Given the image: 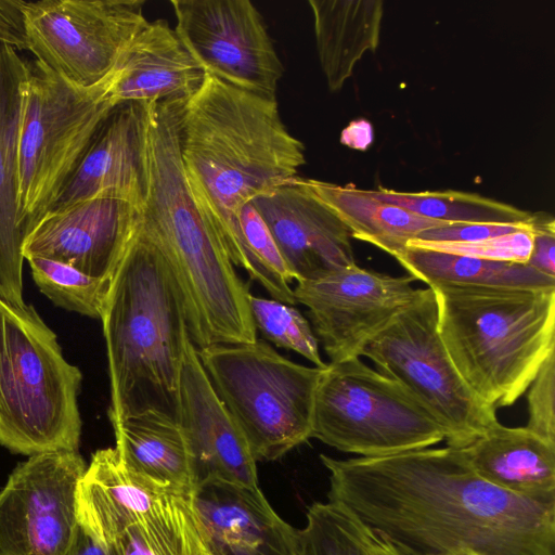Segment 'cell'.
<instances>
[{"mask_svg": "<svg viewBox=\"0 0 555 555\" xmlns=\"http://www.w3.org/2000/svg\"><path fill=\"white\" fill-rule=\"evenodd\" d=\"M320 460L327 501L400 555H555V498L489 483L459 448Z\"/></svg>", "mask_w": 555, "mask_h": 555, "instance_id": "obj_1", "label": "cell"}, {"mask_svg": "<svg viewBox=\"0 0 555 555\" xmlns=\"http://www.w3.org/2000/svg\"><path fill=\"white\" fill-rule=\"evenodd\" d=\"M178 141L196 203L216 228L233 266L254 280L240 211L297 176L306 163L304 143L287 130L275 98L207 74L199 89L180 105Z\"/></svg>", "mask_w": 555, "mask_h": 555, "instance_id": "obj_2", "label": "cell"}, {"mask_svg": "<svg viewBox=\"0 0 555 555\" xmlns=\"http://www.w3.org/2000/svg\"><path fill=\"white\" fill-rule=\"evenodd\" d=\"M180 103L143 104L147 180L141 221L183 298L196 349L257 340L248 285L236 273L216 228L186 181L178 141Z\"/></svg>", "mask_w": 555, "mask_h": 555, "instance_id": "obj_3", "label": "cell"}, {"mask_svg": "<svg viewBox=\"0 0 555 555\" xmlns=\"http://www.w3.org/2000/svg\"><path fill=\"white\" fill-rule=\"evenodd\" d=\"M112 423L154 411L179 423L180 376L190 338L180 289L141 221L112 278L101 315Z\"/></svg>", "mask_w": 555, "mask_h": 555, "instance_id": "obj_4", "label": "cell"}, {"mask_svg": "<svg viewBox=\"0 0 555 555\" xmlns=\"http://www.w3.org/2000/svg\"><path fill=\"white\" fill-rule=\"evenodd\" d=\"M437 328L468 387L513 405L555 352V289L436 285Z\"/></svg>", "mask_w": 555, "mask_h": 555, "instance_id": "obj_5", "label": "cell"}, {"mask_svg": "<svg viewBox=\"0 0 555 555\" xmlns=\"http://www.w3.org/2000/svg\"><path fill=\"white\" fill-rule=\"evenodd\" d=\"M81 380L35 308L0 296V444L28 456L78 450Z\"/></svg>", "mask_w": 555, "mask_h": 555, "instance_id": "obj_6", "label": "cell"}, {"mask_svg": "<svg viewBox=\"0 0 555 555\" xmlns=\"http://www.w3.org/2000/svg\"><path fill=\"white\" fill-rule=\"evenodd\" d=\"M196 350L256 462L275 461L311 438L325 367L293 362L260 339Z\"/></svg>", "mask_w": 555, "mask_h": 555, "instance_id": "obj_7", "label": "cell"}, {"mask_svg": "<svg viewBox=\"0 0 555 555\" xmlns=\"http://www.w3.org/2000/svg\"><path fill=\"white\" fill-rule=\"evenodd\" d=\"M113 107L106 78L78 88L38 61L28 63L17 155L18 219L26 237L72 178Z\"/></svg>", "mask_w": 555, "mask_h": 555, "instance_id": "obj_8", "label": "cell"}, {"mask_svg": "<svg viewBox=\"0 0 555 555\" xmlns=\"http://www.w3.org/2000/svg\"><path fill=\"white\" fill-rule=\"evenodd\" d=\"M311 438L364 457L430 448L444 440L434 416L397 380L360 358L326 364Z\"/></svg>", "mask_w": 555, "mask_h": 555, "instance_id": "obj_9", "label": "cell"}, {"mask_svg": "<svg viewBox=\"0 0 555 555\" xmlns=\"http://www.w3.org/2000/svg\"><path fill=\"white\" fill-rule=\"evenodd\" d=\"M360 357L401 384L438 422L447 446L463 448L499 422L453 365L437 328L433 291L420 295L362 349Z\"/></svg>", "mask_w": 555, "mask_h": 555, "instance_id": "obj_10", "label": "cell"}, {"mask_svg": "<svg viewBox=\"0 0 555 555\" xmlns=\"http://www.w3.org/2000/svg\"><path fill=\"white\" fill-rule=\"evenodd\" d=\"M142 0L25 1L28 50L66 82L91 88L147 24Z\"/></svg>", "mask_w": 555, "mask_h": 555, "instance_id": "obj_11", "label": "cell"}, {"mask_svg": "<svg viewBox=\"0 0 555 555\" xmlns=\"http://www.w3.org/2000/svg\"><path fill=\"white\" fill-rule=\"evenodd\" d=\"M175 30L205 74L275 98L284 67L249 0H172Z\"/></svg>", "mask_w": 555, "mask_h": 555, "instance_id": "obj_12", "label": "cell"}, {"mask_svg": "<svg viewBox=\"0 0 555 555\" xmlns=\"http://www.w3.org/2000/svg\"><path fill=\"white\" fill-rule=\"evenodd\" d=\"M86 467L78 450H59L13 469L0 490V555H65L78 526Z\"/></svg>", "mask_w": 555, "mask_h": 555, "instance_id": "obj_13", "label": "cell"}, {"mask_svg": "<svg viewBox=\"0 0 555 555\" xmlns=\"http://www.w3.org/2000/svg\"><path fill=\"white\" fill-rule=\"evenodd\" d=\"M409 275L392 276L357 263L297 282L296 304L308 308L331 362L360 358L364 346L421 293Z\"/></svg>", "mask_w": 555, "mask_h": 555, "instance_id": "obj_14", "label": "cell"}, {"mask_svg": "<svg viewBox=\"0 0 555 555\" xmlns=\"http://www.w3.org/2000/svg\"><path fill=\"white\" fill-rule=\"evenodd\" d=\"M141 211L128 202L93 197L47 212L27 235L23 256L70 264L112 279L138 227Z\"/></svg>", "mask_w": 555, "mask_h": 555, "instance_id": "obj_15", "label": "cell"}, {"mask_svg": "<svg viewBox=\"0 0 555 555\" xmlns=\"http://www.w3.org/2000/svg\"><path fill=\"white\" fill-rule=\"evenodd\" d=\"M179 424L192 461L195 487L209 480L258 486L256 460L215 391L191 339L180 376Z\"/></svg>", "mask_w": 555, "mask_h": 555, "instance_id": "obj_16", "label": "cell"}, {"mask_svg": "<svg viewBox=\"0 0 555 555\" xmlns=\"http://www.w3.org/2000/svg\"><path fill=\"white\" fill-rule=\"evenodd\" d=\"M294 178L250 202L266 222L294 280H314L354 264L349 229Z\"/></svg>", "mask_w": 555, "mask_h": 555, "instance_id": "obj_17", "label": "cell"}, {"mask_svg": "<svg viewBox=\"0 0 555 555\" xmlns=\"http://www.w3.org/2000/svg\"><path fill=\"white\" fill-rule=\"evenodd\" d=\"M190 501L212 555H299L298 530L258 486L209 480L195 487Z\"/></svg>", "mask_w": 555, "mask_h": 555, "instance_id": "obj_18", "label": "cell"}, {"mask_svg": "<svg viewBox=\"0 0 555 555\" xmlns=\"http://www.w3.org/2000/svg\"><path fill=\"white\" fill-rule=\"evenodd\" d=\"M146 180L143 104L121 103L104 118L49 211L93 197L118 198L141 209Z\"/></svg>", "mask_w": 555, "mask_h": 555, "instance_id": "obj_19", "label": "cell"}, {"mask_svg": "<svg viewBox=\"0 0 555 555\" xmlns=\"http://www.w3.org/2000/svg\"><path fill=\"white\" fill-rule=\"evenodd\" d=\"M205 72L164 20L134 36L106 77L111 103L185 102L202 86Z\"/></svg>", "mask_w": 555, "mask_h": 555, "instance_id": "obj_20", "label": "cell"}, {"mask_svg": "<svg viewBox=\"0 0 555 555\" xmlns=\"http://www.w3.org/2000/svg\"><path fill=\"white\" fill-rule=\"evenodd\" d=\"M28 63L0 42V296L22 306L23 231L17 208V155Z\"/></svg>", "mask_w": 555, "mask_h": 555, "instance_id": "obj_21", "label": "cell"}, {"mask_svg": "<svg viewBox=\"0 0 555 555\" xmlns=\"http://www.w3.org/2000/svg\"><path fill=\"white\" fill-rule=\"evenodd\" d=\"M169 496L173 495L160 493L133 476L115 447L99 449L78 485V524L111 545Z\"/></svg>", "mask_w": 555, "mask_h": 555, "instance_id": "obj_22", "label": "cell"}, {"mask_svg": "<svg viewBox=\"0 0 555 555\" xmlns=\"http://www.w3.org/2000/svg\"><path fill=\"white\" fill-rule=\"evenodd\" d=\"M459 449L470 468L489 483L527 498H555V446L527 427L496 422Z\"/></svg>", "mask_w": 555, "mask_h": 555, "instance_id": "obj_23", "label": "cell"}, {"mask_svg": "<svg viewBox=\"0 0 555 555\" xmlns=\"http://www.w3.org/2000/svg\"><path fill=\"white\" fill-rule=\"evenodd\" d=\"M126 468L152 489L190 496L195 489L191 454L180 424L149 411L112 423Z\"/></svg>", "mask_w": 555, "mask_h": 555, "instance_id": "obj_24", "label": "cell"}, {"mask_svg": "<svg viewBox=\"0 0 555 555\" xmlns=\"http://www.w3.org/2000/svg\"><path fill=\"white\" fill-rule=\"evenodd\" d=\"M294 180L326 205L349 229L352 238L370 243L392 257L423 231L451 224L379 201L369 190L297 176Z\"/></svg>", "mask_w": 555, "mask_h": 555, "instance_id": "obj_25", "label": "cell"}, {"mask_svg": "<svg viewBox=\"0 0 555 555\" xmlns=\"http://www.w3.org/2000/svg\"><path fill=\"white\" fill-rule=\"evenodd\" d=\"M317 50L328 89L338 91L356 63L379 43L380 0H309Z\"/></svg>", "mask_w": 555, "mask_h": 555, "instance_id": "obj_26", "label": "cell"}, {"mask_svg": "<svg viewBox=\"0 0 555 555\" xmlns=\"http://www.w3.org/2000/svg\"><path fill=\"white\" fill-rule=\"evenodd\" d=\"M414 280L436 285L555 289V278L527 263L493 261L406 246L393 257Z\"/></svg>", "mask_w": 555, "mask_h": 555, "instance_id": "obj_27", "label": "cell"}, {"mask_svg": "<svg viewBox=\"0 0 555 555\" xmlns=\"http://www.w3.org/2000/svg\"><path fill=\"white\" fill-rule=\"evenodd\" d=\"M112 544L119 555H201L204 548L190 496H169Z\"/></svg>", "mask_w": 555, "mask_h": 555, "instance_id": "obj_28", "label": "cell"}, {"mask_svg": "<svg viewBox=\"0 0 555 555\" xmlns=\"http://www.w3.org/2000/svg\"><path fill=\"white\" fill-rule=\"evenodd\" d=\"M375 198L422 217L448 223L531 224L534 214L506 203L460 191L401 192L369 190Z\"/></svg>", "mask_w": 555, "mask_h": 555, "instance_id": "obj_29", "label": "cell"}, {"mask_svg": "<svg viewBox=\"0 0 555 555\" xmlns=\"http://www.w3.org/2000/svg\"><path fill=\"white\" fill-rule=\"evenodd\" d=\"M299 555H400L340 506L317 502L298 530Z\"/></svg>", "mask_w": 555, "mask_h": 555, "instance_id": "obj_30", "label": "cell"}, {"mask_svg": "<svg viewBox=\"0 0 555 555\" xmlns=\"http://www.w3.org/2000/svg\"><path fill=\"white\" fill-rule=\"evenodd\" d=\"M34 282L54 305L101 319L112 279L94 278L70 264L42 257L26 259Z\"/></svg>", "mask_w": 555, "mask_h": 555, "instance_id": "obj_31", "label": "cell"}, {"mask_svg": "<svg viewBox=\"0 0 555 555\" xmlns=\"http://www.w3.org/2000/svg\"><path fill=\"white\" fill-rule=\"evenodd\" d=\"M240 228L255 270V279L272 299L294 306V276L266 222L251 203L240 211Z\"/></svg>", "mask_w": 555, "mask_h": 555, "instance_id": "obj_32", "label": "cell"}, {"mask_svg": "<svg viewBox=\"0 0 555 555\" xmlns=\"http://www.w3.org/2000/svg\"><path fill=\"white\" fill-rule=\"evenodd\" d=\"M248 305L255 327L266 339L302 356L317 367L326 366L313 328L299 310L292 305L251 294Z\"/></svg>", "mask_w": 555, "mask_h": 555, "instance_id": "obj_33", "label": "cell"}, {"mask_svg": "<svg viewBox=\"0 0 555 555\" xmlns=\"http://www.w3.org/2000/svg\"><path fill=\"white\" fill-rule=\"evenodd\" d=\"M533 245V231L525 228L508 234L472 242H429L411 240L406 246L480 259L527 263Z\"/></svg>", "mask_w": 555, "mask_h": 555, "instance_id": "obj_34", "label": "cell"}, {"mask_svg": "<svg viewBox=\"0 0 555 555\" xmlns=\"http://www.w3.org/2000/svg\"><path fill=\"white\" fill-rule=\"evenodd\" d=\"M526 392L528 421L525 427L555 446V352L543 362Z\"/></svg>", "mask_w": 555, "mask_h": 555, "instance_id": "obj_35", "label": "cell"}, {"mask_svg": "<svg viewBox=\"0 0 555 555\" xmlns=\"http://www.w3.org/2000/svg\"><path fill=\"white\" fill-rule=\"evenodd\" d=\"M532 224L453 223L431 228L418 234L416 240L429 242H472L508 234Z\"/></svg>", "mask_w": 555, "mask_h": 555, "instance_id": "obj_36", "label": "cell"}, {"mask_svg": "<svg viewBox=\"0 0 555 555\" xmlns=\"http://www.w3.org/2000/svg\"><path fill=\"white\" fill-rule=\"evenodd\" d=\"M533 245L529 267L540 273L555 278V222L547 214H534L532 220Z\"/></svg>", "mask_w": 555, "mask_h": 555, "instance_id": "obj_37", "label": "cell"}, {"mask_svg": "<svg viewBox=\"0 0 555 555\" xmlns=\"http://www.w3.org/2000/svg\"><path fill=\"white\" fill-rule=\"evenodd\" d=\"M25 1L0 0V42L15 50H28Z\"/></svg>", "mask_w": 555, "mask_h": 555, "instance_id": "obj_38", "label": "cell"}, {"mask_svg": "<svg viewBox=\"0 0 555 555\" xmlns=\"http://www.w3.org/2000/svg\"><path fill=\"white\" fill-rule=\"evenodd\" d=\"M65 555H119L113 544L106 545L92 537L79 524Z\"/></svg>", "mask_w": 555, "mask_h": 555, "instance_id": "obj_39", "label": "cell"}, {"mask_svg": "<svg viewBox=\"0 0 555 555\" xmlns=\"http://www.w3.org/2000/svg\"><path fill=\"white\" fill-rule=\"evenodd\" d=\"M356 138H359L358 149H366L372 142L371 125L365 120L352 122L341 133V142L348 146H352Z\"/></svg>", "mask_w": 555, "mask_h": 555, "instance_id": "obj_40", "label": "cell"}, {"mask_svg": "<svg viewBox=\"0 0 555 555\" xmlns=\"http://www.w3.org/2000/svg\"><path fill=\"white\" fill-rule=\"evenodd\" d=\"M201 555H212V554H211V553L206 548V546H205V544H204V548H203V551H202V554H201Z\"/></svg>", "mask_w": 555, "mask_h": 555, "instance_id": "obj_41", "label": "cell"}]
</instances>
